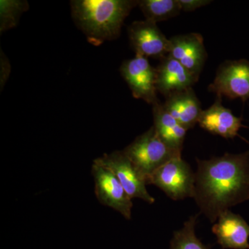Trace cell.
Instances as JSON below:
<instances>
[{
	"mask_svg": "<svg viewBox=\"0 0 249 249\" xmlns=\"http://www.w3.org/2000/svg\"><path fill=\"white\" fill-rule=\"evenodd\" d=\"M196 160L194 199L210 222H215L222 213L249 200V152Z\"/></svg>",
	"mask_w": 249,
	"mask_h": 249,
	"instance_id": "obj_1",
	"label": "cell"
},
{
	"mask_svg": "<svg viewBox=\"0 0 249 249\" xmlns=\"http://www.w3.org/2000/svg\"><path fill=\"white\" fill-rule=\"evenodd\" d=\"M136 0H73V22L91 45L99 46L121 35L124 19L136 6Z\"/></svg>",
	"mask_w": 249,
	"mask_h": 249,
	"instance_id": "obj_2",
	"label": "cell"
},
{
	"mask_svg": "<svg viewBox=\"0 0 249 249\" xmlns=\"http://www.w3.org/2000/svg\"><path fill=\"white\" fill-rule=\"evenodd\" d=\"M123 151L146 178L147 181L162 165L172 159L181 157V152L174 150L162 141L153 126Z\"/></svg>",
	"mask_w": 249,
	"mask_h": 249,
	"instance_id": "obj_3",
	"label": "cell"
},
{
	"mask_svg": "<svg viewBox=\"0 0 249 249\" xmlns=\"http://www.w3.org/2000/svg\"><path fill=\"white\" fill-rule=\"evenodd\" d=\"M147 183L158 187L173 200L194 198L196 173L181 157H175L156 170Z\"/></svg>",
	"mask_w": 249,
	"mask_h": 249,
	"instance_id": "obj_4",
	"label": "cell"
},
{
	"mask_svg": "<svg viewBox=\"0 0 249 249\" xmlns=\"http://www.w3.org/2000/svg\"><path fill=\"white\" fill-rule=\"evenodd\" d=\"M93 162L106 167L115 175L131 199L139 198L148 204H154L152 197L146 189L147 178L129 160L124 151L105 154Z\"/></svg>",
	"mask_w": 249,
	"mask_h": 249,
	"instance_id": "obj_5",
	"label": "cell"
},
{
	"mask_svg": "<svg viewBox=\"0 0 249 249\" xmlns=\"http://www.w3.org/2000/svg\"><path fill=\"white\" fill-rule=\"evenodd\" d=\"M217 98H249V62L245 60H227L218 68L213 82L209 86Z\"/></svg>",
	"mask_w": 249,
	"mask_h": 249,
	"instance_id": "obj_6",
	"label": "cell"
},
{
	"mask_svg": "<svg viewBox=\"0 0 249 249\" xmlns=\"http://www.w3.org/2000/svg\"><path fill=\"white\" fill-rule=\"evenodd\" d=\"M120 72L134 98L152 106L160 102L157 96V70L148 59L136 55L123 62Z\"/></svg>",
	"mask_w": 249,
	"mask_h": 249,
	"instance_id": "obj_7",
	"label": "cell"
},
{
	"mask_svg": "<svg viewBox=\"0 0 249 249\" xmlns=\"http://www.w3.org/2000/svg\"><path fill=\"white\" fill-rule=\"evenodd\" d=\"M95 183V194L98 201L104 206L115 210L125 219L132 218L133 206L122 184L110 170L93 162L91 166Z\"/></svg>",
	"mask_w": 249,
	"mask_h": 249,
	"instance_id": "obj_8",
	"label": "cell"
},
{
	"mask_svg": "<svg viewBox=\"0 0 249 249\" xmlns=\"http://www.w3.org/2000/svg\"><path fill=\"white\" fill-rule=\"evenodd\" d=\"M127 31L136 55L160 60L169 53L170 39L165 37L156 23L147 19L135 21L129 26Z\"/></svg>",
	"mask_w": 249,
	"mask_h": 249,
	"instance_id": "obj_9",
	"label": "cell"
},
{
	"mask_svg": "<svg viewBox=\"0 0 249 249\" xmlns=\"http://www.w3.org/2000/svg\"><path fill=\"white\" fill-rule=\"evenodd\" d=\"M168 55L198 79L207 59L203 36L197 33L173 36L170 39Z\"/></svg>",
	"mask_w": 249,
	"mask_h": 249,
	"instance_id": "obj_10",
	"label": "cell"
},
{
	"mask_svg": "<svg viewBox=\"0 0 249 249\" xmlns=\"http://www.w3.org/2000/svg\"><path fill=\"white\" fill-rule=\"evenodd\" d=\"M212 231L223 249H249V224L230 210L219 215Z\"/></svg>",
	"mask_w": 249,
	"mask_h": 249,
	"instance_id": "obj_11",
	"label": "cell"
},
{
	"mask_svg": "<svg viewBox=\"0 0 249 249\" xmlns=\"http://www.w3.org/2000/svg\"><path fill=\"white\" fill-rule=\"evenodd\" d=\"M157 70V89L165 98L193 88L198 79L170 55L160 59Z\"/></svg>",
	"mask_w": 249,
	"mask_h": 249,
	"instance_id": "obj_12",
	"label": "cell"
},
{
	"mask_svg": "<svg viewBox=\"0 0 249 249\" xmlns=\"http://www.w3.org/2000/svg\"><path fill=\"white\" fill-rule=\"evenodd\" d=\"M221 98H217L213 104L203 110L198 124L201 128L224 139L238 137L242 124V119L234 115L231 109L224 107Z\"/></svg>",
	"mask_w": 249,
	"mask_h": 249,
	"instance_id": "obj_13",
	"label": "cell"
},
{
	"mask_svg": "<svg viewBox=\"0 0 249 249\" xmlns=\"http://www.w3.org/2000/svg\"><path fill=\"white\" fill-rule=\"evenodd\" d=\"M163 106L188 130L198 124L203 111L193 88L168 96Z\"/></svg>",
	"mask_w": 249,
	"mask_h": 249,
	"instance_id": "obj_14",
	"label": "cell"
},
{
	"mask_svg": "<svg viewBox=\"0 0 249 249\" xmlns=\"http://www.w3.org/2000/svg\"><path fill=\"white\" fill-rule=\"evenodd\" d=\"M152 106L153 127L159 137L171 148L181 152L188 129L165 110L163 103Z\"/></svg>",
	"mask_w": 249,
	"mask_h": 249,
	"instance_id": "obj_15",
	"label": "cell"
},
{
	"mask_svg": "<svg viewBox=\"0 0 249 249\" xmlns=\"http://www.w3.org/2000/svg\"><path fill=\"white\" fill-rule=\"evenodd\" d=\"M138 6L145 19L156 24L178 16L181 11L178 0H140Z\"/></svg>",
	"mask_w": 249,
	"mask_h": 249,
	"instance_id": "obj_16",
	"label": "cell"
},
{
	"mask_svg": "<svg viewBox=\"0 0 249 249\" xmlns=\"http://www.w3.org/2000/svg\"><path fill=\"white\" fill-rule=\"evenodd\" d=\"M29 9L27 1L1 0L0 1V34L16 27L21 16Z\"/></svg>",
	"mask_w": 249,
	"mask_h": 249,
	"instance_id": "obj_17",
	"label": "cell"
},
{
	"mask_svg": "<svg viewBox=\"0 0 249 249\" xmlns=\"http://www.w3.org/2000/svg\"><path fill=\"white\" fill-rule=\"evenodd\" d=\"M197 217L198 214L191 216L184 223L182 229L174 232L170 249H209L196 235L195 228Z\"/></svg>",
	"mask_w": 249,
	"mask_h": 249,
	"instance_id": "obj_18",
	"label": "cell"
},
{
	"mask_svg": "<svg viewBox=\"0 0 249 249\" xmlns=\"http://www.w3.org/2000/svg\"><path fill=\"white\" fill-rule=\"evenodd\" d=\"M11 67L9 58L5 55L2 49H1L0 53V88L1 91L7 83L9 80L10 73H11Z\"/></svg>",
	"mask_w": 249,
	"mask_h": 249,
	"instance_id": "obj_19",
	"label": "cell"
},
{
	"mask_svg": "<svg viewBox=\"0 0 249 249\" xmlns=\"http://www.w3.org/2000/svg\"><path fill=\"white\" fill-rule=\"evenodd\" d=\"M181 11L191 12L199 9L203 6L211 4L212 1L210 0H178Z\"/></svg>",
	"mask_w": 249,
	"mask_h": 249,
	"instance_id": "obj_20",
	"label": "cell"
}]
</instances>
